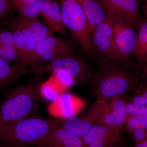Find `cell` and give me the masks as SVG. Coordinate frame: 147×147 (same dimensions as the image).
<instances>
[{"instance_id":"1","label":"cell","mask_w":147,"mask_h":147,"mask_svg":"<svg viewBox=\"0 0 147 147\" xmlns=\"http://www.w3.org/2000/svg\"><path fill=\"white\" fill-rule=\"evenodd\" d=\"M141 82L127 64L99 61L98 70L92 84L96 99L126 96Z\"/></svg>"},{"instance_id":"2","label":"cell","mask_w":147,"mask_h":147,"mask_svg":"<svg viewBox=\"0 0 147 147\" xmlns=\"http://www.w3.org/2000/svg\"><path fill=\"white\" fill-rule=\"evenodd\" d=\"M40 82L32 80L10 90L0 105V131L37 114Z\"/></svg>"},{"instance_id":"3","label":"cell","mask_w":147,"mask_h":147,"mask_svg":"<svg viewBox=\"0 0 147 147\" xmlns=\"http://www.w3.org/2000/svg\"><path fill=\"white\" fill-rule=\"evenodd\" d=\"M54 127L51 118L35 114L0 131V147L34 146L44 139Z\"/></svg>"},{"instance_id":"4","label":"cell","mask_w":147,"mask_h":147,"mask_svg":"<svg viewBox=\"0 0 147 147\" xmlns=\"http://www.w3.org/2000/svg\"><path fill=\"white\" fill-rule=\"evenodd\" d=\"M63 20L74 40L87 55L94 56L92 37L82 5L78 0H59Z\"/></svg>"},{"instance_id":"5","label":"cell","mask_w":147,"mask_h":147,"mask_svg":"<svg viewBox=\"0 0 147 147\" xmlns=\"http://www.w3.org/2000/svg\"><path fill=\"white\" fill-rule=\"evenodd\" d=\"M127 115L125 96L96 99L82 117L93 124L123 130Z\"/></svg>"},{"instance_id":"6","label":"cell","mask_w":147,"mask_h":147,"mask_svg":"<svg viewBox=\"0 0 147 147\" xmlns=\"http://www.w3.org/2000/svg\"><path fill=\"white\" fill-rule=\"evenodd\" d=\"M29 70L38 76L48 73L65 74L75 83L85 82L90 74L86 62L74 55L57 58L46 64L29 68Z\"/></svg>"},{"instance_id":"7","label":"cell","mask_w":147,"mask_h":147,"mask_svg":"<svg viewBox=\"0 0 147 147\" xmlns=\"http://www.w3.org/2000/svg\"><path fill=\"white\" fill-rule=\"evenodd\" d=\"M94 56L99 61L126 62L127 59L119 51L113 37L110 17L98 26L92 34Z\"/></svg>"},{"instance_id":"8","label":"cell","mask_w":147,"mask_h":147,"mask_svg":"<svg viewBox=\"0 0 147 147\" xmlns=\"http://www.w3.org/2000/svg\"><path fill=\"white\" fill-rule=\"evenodd\" d=\"M76 50L75 43L53 35L37 42L30 68L60 57L74 55Z\"/></svg>"},{"instance_id":"9","label":"cell","mask_w":147,"mask_h":147,"mask_svg":"<svg viewBox=\"0 0 147 147\" xmlns=\"http://www.w3.org/2000/svg\"><path fill=\"white\" fill-rule=\"evenodd\" d=\"M107 16L126 22L135 28L142 18L138 0H96Z\"/></svg>"},{"instance_id":"10","label":"cell","mask_w":147,"mask_h":147,"mask_svg":"<svg viewBox=\"0 0 147 147\" xmlns=\"http://www.w3.org/2000/svg\"><path fill=\"white\" fill-rule=\"evenodd\" d=\"M110 18L117 47L120 53L128 60L136 47L138 34L131 25L117 18Z\"/></svg>"},{"instance_id":"11","label":"cell","mask_w":147,"mask_h":147,"mask_svg":"<svg viewBox=\"0 0 147 147\" xmlns=\"http://www.w3.org/2000/svg\"><path fill=\"white\" fill-rule=\"evenodd\" d=\"M122 130L101 125H93L82 139L84 147H115L120 140Z\"/></svg>"},{"instance_id":"12","label":"cell","mask_w":147,"mask_h":147,"mask_svg":"<svg viewBox=\"0 0 147 147\" xmlns=\"http://www.w3.org/2000/svg\"><path fill=\"white\" fill-rule=\"evenodd\" d=\"M7 22L10 29L18 30L37 42L54 35L53 32L38 18L31 19L17 16L9 18Z\"/></svg>"},{"instance_id":"13","label":"cell","mask_w":147,"mask_h":147,"mask_svg":"<svg viewBox=\"0 0 147 147\" xmlns=\"http://www.w3.org/2000/svg\"><path fill=\"white\" fill-rule=\"evenodd\" d=\"M40 15L45 25L54 32L65 35L67 30L63 20L59 0H38Z\"/></svg>"},{"instance_id":"14","label":"cell","mask_w":147,"mask_h":147,"mask_svg":"<svg viewBox=\"0 0 147 147\" xmlns=\"http://www.w3.org/2000/svg\"><path fill=\"white\" fill-rule=\"evenodd\" d=\"M34 147H84L82 139L65 129L54 127L47 136Z\"/></svg>"},{"instance_id":"15","label":"cell","mask_w":147,"mask_h":147,"mask_svg":"<svg viewBox=\"0 0 147 147\" xmlns=\"http://www.w3.org/2000/svg\"><path fill=\"white\" fill-rule=\"evenodd\" d=\"M10 30L15 37L18 54L15 64L22 68L29 69L34 56L37 42L18 30Z\"/></svg>"},{"instance_id":"16","label":"cell","mask_w":147,"mask_h":147,"mask_svg":"<svg viewBox=\"0 0 147 147\" xmlns=\"http://www.w3.org/2000/svg\"><path fill=\"white\" fill-rule=\"evenodd\" d=\"M54 125L63 129L76 137L82 139L93 126V124L83 117L68 118H51Z\"/></svg>"},{"instance_id":"17","label":"cell","mask_w":147,"mask_h":147,"mask_svg":"<svg viewBox=\"0 0 147 147\" xmlns=\"http://www.w3.org/2000/svg\"><path fill=\"white\" fill-rule=\"evenodd\" d=\"M84 11L87 24L91 35L96 29L107 17L100 4L96 0H78Z\"/></svg>"},{"instance_id":"18","label":"cell","mask_w":147,"mask_h":147,"mask_svg":"<svg viewBox=\"0 0 147 147\" xmlns=\"http://www.w3.org/2000/svg\"><path fill=\"white\" fill-rule=\"evenodd\" d=\"M124 126L136 144L147 140V118L127 115Z\"/></svg>"},{"instance_id":"19","label":"cell","mask_w":147,"mask_h":147,"mask_svg":"<svg viewBox=\"0 0 147 147\" xmlns=\"http://www.w3.org/2000/svg\"><path fill=\"white\" fill-rule=\"evenodd\" d=\"M9 63L0 57V89L6 88L16 82L21 75L30 72L29 69L22 68Z\"/></svg>"},{"instance_id":"20","label":"cell","mask_w":147,"mask_h":147,"mask_svg":"<svg viewBox=\"0 0 147 147\" xmlns=\"http://www.w3.org/2000/svg\"><path fill=\"white\" fill-rule=\"evenodd\" d=\"M12 10L21 18L38 19L40 15L38 0H9Z\"/></svg>"},{"instance_id":"21","label":"cell","mask_w":147,"mask_h":147,"mask_svg":"<svg viewBox=\"0 0 147 147\" xmlns=\"http://www.w3.org/2000/svg\"><path fill=\"white\" fill-rule=\"evenodd\" d=\"M137 45L132 54L141 65L147 61V20L142 18L139 25Z\"/></svg>"},{"instance_id":"22","label":"cell","mask_w":147,"mask_h":147,"mask_svg":"<svg viewBox=\"0 0 147 147\" xmlns=\"http://www.w3.org/2000/svg\"><path fill=\"white\" fill-rule=\"evenodd\" d=\"M127 102L147 106V82H141L130 93Z\"/></svg>"},{"instance_id":"23","label":"cell","mask_w":147,"mask_h":147,"mask_svg":"<svg viewBox=\"0 0 147 147\" xmlns=\"http://www.w3.org/2000/svg\"><path fill=\"white\" fill-rule=\"evenodd\" d=\"M18 54L16 47L0 44V57L10 64L16 63L18 59Z\"/></svg>"},{"instance_id":"24","label":"cell","mask_w":147,"mask_h":147,"mask_svg":"<svg viewBox=\"0 0 147 147\" xmlns=\"http://www.w3.org/2000/svg\"><path fill=\"white\" fill-rule=\"evenodd\" d=\"M127 115L147 118V106L127 102Z\"/></svg>"},{"instance_id":"25","label":"cell","mask_w":147,"mask_h":147,"mask_svg":"<svg viewBox=\"0 0 147 147\" xmlns=\"http://www.w3.org/2000/svg\"><path fill=\"white\" fill-rule=\"evenodd\" d=\"M71 95L65 94L61 97V100L63 106V112L66 118L74 117V108L72 102Z\"/></svg>"},{"instance_id":"26","label":"cell","mask_w":147,"mask_h":147,"mask_svg":"<svg viewBox=\"0 0 147 147\" xmlns=\"http://www.w3.org/2000/svg\"><path fill=\"white\" fill-rule=\"evenodd\" d=\"M0 44L16 48L15 37L11 30L0 28Z\"/></svg>"},{"instance_id":"27","label":"cell","mask_w":147,"mask_h":147,"mask_svg":"<svg viewBox=\"0 0 147 147\" xmlns=\"http://www.w3.org/2000/svg\"><path fill=\"white\" fill-rule=\"evenodd\" d=\"M11 10L9 0H0V22L9 18Z\"/></svg>"},{"instance_id":"28","label":"cell","mask_w":147,"mask_h":147,"mask_svg":"<svg viewBox=\"0 0 147 147\" xmlns=\"http://www.w3.org/2000/svg\"><path fill=\"white\" fill-rule=\"evenodd\" d=\"M142 72H143L145 78L146 79L147 82V61L145 63L142 65Z\"/></svg>"},{"instance_id":"29","label":"cell","mask_w":147,"mask_h":147,"mask_svg":"<svg viewBox=\"0 0 147 147\" xmlns=\"http://www.w3.org/2000/svg\"><path fill=\"white\" fill-rule=\"evenodd\" d=\"M131 147H147V140L145 142L136 144Z\"/></svg>"},{"instance_id":"30","label":"cell","mask_w":147,"mask_h":147,"mask_svg":"<svg viewBox=\"0 0 147 147\" xmlns=\"http://www.w3.org/2000/svg\"><path fill=\"white\" fill-rule=\"evenodd\" d=\"M144 11L145 15L147 17V6L146 5H144Z\"/></svg>"},{"instance_id":"31","label":"cell","mask_w":147,"mask_h":147,"mask_svg":"<svg viewBox=\"0 0 147 147\" xmlns=\"http://www.w3.org/2000/svg\"><path fill=\"white\" fill-rule=\"evenodd\" d=\"M145 5L147 6V0H144Z\"/></svg>"},{"instance_id":"32","label":"cell","mask_w":147,"mask_h":147,"mask_svg":"<svg viewBox=\"0 0 147 147\" xmlns=\"http://www.w3.org/2000/svg\"></svg>"}]
</instances>
